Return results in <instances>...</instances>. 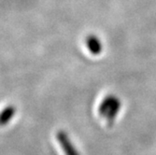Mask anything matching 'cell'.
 I'll list each match as a JSON object with an SVG mask.
<instances>
[{"label":"cell","mask_w":156,"mask_h":155,"mask_svg":"<svg viewBox=\"0 0 156 155\" xmlns=\"http://www.w3.org/2000/svg\"><path fill=\"white\" fill-rule=\"evenodd\" d=\"M121 108V101L115 95H108L101 102L98 111L101 117L108 121V123L111 125L118 115Z\"/></svg>","instance_id":"obj_1"},{"label":"cell","mask_w":156,"mask_h":155,"mask_svg":"<svg viewBox=\"0 0 156 155\" xmlns=\"http://www.w3.org/2000/svg\"><path fill=\"white\" fill-rule=\"evenodd\" d=\"M56 138H57L58 142L66 155H80L75 146L72 144L71 140H70V138L68 137L67 134L65 131L61 130L57 132Z\"/></svg>","instance_id":"obj_2"},{"label":"cell","mask_w":156,"mask_h":155,"mask_svg":"<svg viewBox=\"0 0 156 155\" xmlns=\"http://www.w3.org/2000/svg\"><path fill=\"white\" fill-rule=\"evenodd\" d=\"M86 46L88 48V50L90 51V52L92 54H99L102 51V45L101 42L95 36H89L86 38Z\"/></svg>","instance_id":"obj_3"},{"label":"cell","mask_w":156,"mask_h":155,"mask_svg":"<svg viewBox=\"0 0 156 155\" xmlns=\"http://www.w3.org/2000/svg\"><path fill=\"white\" fill-rule=\"evenodd\" d=\"M16 113V108L13 106H8L0 112V126L8 124Z\"/></svg>","instance_id":"obj_4"}]
</instances>
